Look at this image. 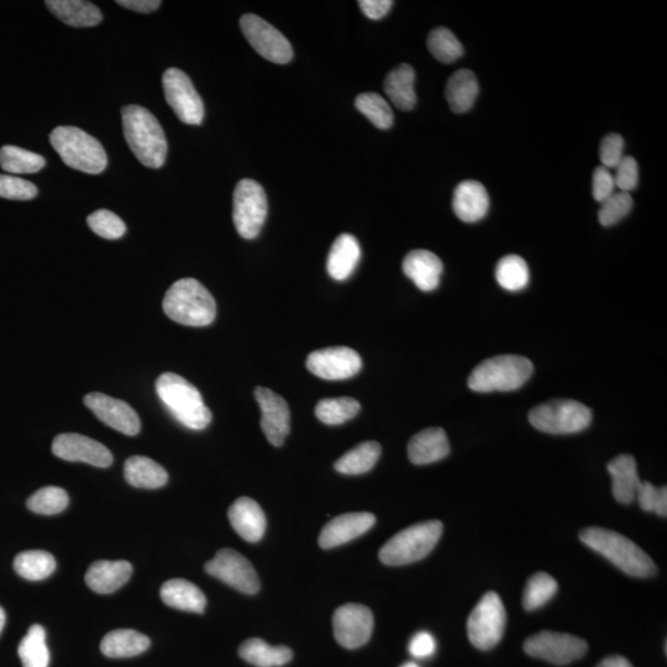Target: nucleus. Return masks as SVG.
Here are the masks:
<instances>
[{
  "label": "nucleus",
  "mask_w": 667,
  "mask_h": 667,
  "mask_svg": "<svg viewBox=\"0 0 667 667\" xmlns=\"http://www.w3.org/2000/svg\"><path fill=\"white\" fill-rule=\"evenodd\" d=\"M24 667H49L50 651L46 645V632L40 624L29 629L18 649Z\"/></svg>",
  "instance_id": "obj_37"
},
{
  "label": "nucleus",
  "mask_w": 667,
  "mask_h": 667,
  "mask_svg": "<svg viewBox=\"0 0 667 667\" xmlns=\"http://www.w3.org/2000/svg\"><path fill=\"white\" fill-rule=\"evenodd\" d=\"M83 403L102 423L117 432L129 435V437L139 434L140 418L128 403L99 392L88 393Z\"/></svg>",
  "instance_id": "obj_17"
},
{
  "label": "nucleus",
  "mask_w": 667,
  "mask_h": 667,
  "mask_svg": "<svg viewBox=\"0 0 667 667\" xmlns=\"http://www.w3.org/2000/svg\"><path fill=\"white\" fill-rule=\"evenodd\" d=\"M52 147L73 170L99 175L108 165L104 147L96 138L75 126H59L50 135Z\"/></svg>",
  "instance_id": "obj_6"
},
{
  "label": "nucleus",
  "mask_w": 667,
  "mask_h": 667,
  "mask_svg": "<svg viewBox=\"0 0 667 667\" xmlns=\"http://www.w3.org/2000/svg\"><path fill=\"white\" fill-rule=\"evenodd\" d=\"M601 204L598 220L603 227H612L630 213L633 208V198L626 192H614L611 197Z\"/></svg>",
  "instance_id": "obj_46"
},
{
  "label": "nucleus",
  "mask_w": 667,
  "mask_h": 667,
  "mask_svg": "<svg viewBox=\"0 0 667 667\" xmlns=\"http://www.w3.org/2000/svg\"><path fill=\"white\" fill-rule=\"evenodd\" d=\"M160 595L165 605L178 611L203 613L207 607V598L201 588L187 580L173 579L165 582Z\"/></svg>",
  "instance_id": "obj_29"
},
{
  "label": "nucleus",
  "mask_w": 667,
  "mask_h": 667,
  "mask_svg": "<svg viewBox=\"0 0 667 667\" xmlns=\"http://www.w3.org/2000/svg\"><path fill=\"white\" fill-rule=\"evenodd\" d=\"M204 569L210 576L245 595H255L260 591V579L255 567L245 556L233 549L219 550Z\"/></svg>",
  "instance_id": "obj_14"
},
{
  "label": "nucleus",
  "mask_w": 667,
  "mask_h": 667,
  "mask_svg": "<svg viewBox=\"0 0 667 667\" xmlns=\"http://www.w3.org/2000/svg\"><path fill=\"white\" fill-rule=\"evenodd\" d=\"M507 614L496 592L483 596L467 621V634L475 648L490 650L501 642L506 630Z\"/></svg>",
  "instance_id": "obj_9"
},
{
  "label": "nucleus",
  "mask_w": 667,
  "mask_h": 667,
  "mask_svg": "<svg viewBox=\"0 0 667 667\" xmlns=\"http://www.w3.org/2000/svg\"><path fill=\"white\" fill-rule=\"evenodd\" d=\"M496 280L504 290L519 292L528 286L530 275L527 262L518 255H508L498 262Z\"/></svg>",
  "instance_id": "obj_39"
},
{
  "label": "nucleus",
  "mask_w": 667,
  "mask_h": 667,
  "mask_svg": "<svg viewBox=\"0 0 667 667\" xmlns=\"http://www.w3.org/2000/svg\"><path fill=\"white\" fill-rule=\"evenodd\" d=\"M450 454L448 435L441 428L422 430L409 441L408 458L414 465L434 464Z\"/></svg>",
  "instance_id": "obj_24"
},
{
  "label": "nucleus",
  "mask_w": 667,
  "mask_h": 667,
  "mask_svg": "<svg viewBox=\"0 0 667 667\" xmlns=\"http://www.w3.org/2000/svg\"><path fill=\"white\" fill-rule=\"evenodd\" d=\"M231 527L249 543L260 542L266 532V516L260 504L251 498L241 497L229 508Z\"/></svg>",
  "instance_id": "obj_21"
},
{
  "label": "nucleus",
  "mask_w": 667,
  "mask_h": 667,
  "mask_svg": "<svg viewBox=\"0 0 667 667\" xmlns=\"http://www.w3.org/2000/svg\"><path fill=\"white\" fill-rule=\"evenodd\" d=\"M133 575V566L128 561H96L86 574V584L92 591L109 595L118 591Z\"/></svg>",
  "instance_id": "obj_25"
},
{
  "label": "nucleus",
  "mask_w": 667,
  "mask_h": 667,
  "mask_svg": "<svg viewBox=\"0 0 667 667\" xmlns=\"http://www.w3.org/2000/svg\"><path fill=\"white\" fill-rule=\"evenodd\" d=\"M68 502H70V498H68L65 490L60 487L49 486L36 491L26 502V506L31 512L52 516V514L65 511Z\"/></svg>",
  "instance_id": "obj_44"
},
{
  "label": "nucleus",
  "mask_w": 667,
  "mask_h": 667,
  "mask_svg": "<svg viewBox=\"0 0 667 667\" xmlns=\"http://www.w3.org/2000/svg\"><path fill=\"white\" fill-rule=\"evenodd\" d=\"M437 650V640L428 632H419L409 643V653L416 659H428Z\"/></svg>",
  "instance_id": "obj_52"
},
{
  "label": "nucleus",
  "mask_w": 667,
  "mask_h": 667,
  "mask_svg": "<svg viewBox=\"0 0 667 667\" xmlns=\"http://www.w3.org/2000/svg\"><path fill=\"white\" fill-rule=\"evenodd\" d=\"M558 587V582L546 572H538V574L533 575L524 587V609L532 612L542 608L556 595Z\"/></svg>",
  "instance_id": "obj_41"
},
{
  "label": "nucleus",
  "mask_w": 667,
  "mask_h": 667,
  "mask_svg": "<svg viewBox=\"0 0 667 667\" xmlns=\"http://www.w3.org/2000/svg\"><path fill=\"white\" fill-rule=\"evenodd\" d=\"M124 475L131 486L145 488V490L164 487L168 481V474L164 467L146 456H131L126 460Z\"/></svg>",
  "instance_id": "obj_32"
},
{
  "label": "nucleus",
  "mask_w": 667,
  "mask_h": 667,
  "mask_svg": "<svg viewBox=\"0 0 667 667\" xmlns=\"http://www.w3.org/2000/svg\"><path fill=\"white\" fill-rule=\"evenodd\" d=\"M374 626L371 609L357 603L339 607L333 616L334 637L346 649L364 647L371 639Z\"/></svg>",
  "instance_id": "obj_15"
},
{
  "label": "nucleus",
  "mask_w": 667,
  "mask_h": 667,
  "mask_svg": "<svg viewBox=\"0 0 667 667\" xmlns=\"http://www.w3.org/2000/svg\"><path fill=\"white\" fill-rule=\"evenodd\" d=\"M52 453L62 460L84 462L102 469L113 464V455L108 448L97 440L76 433L57 435L52 443Z\"/></svg>",
  "instance_id": "obj_19"
},
{
  "label": "nucleus",
  "mask_w": 667,
  "mask_h": 667,
  "mask_svg": "<svg viewBox=\"0 0 667 667\" xmlns=\"http://www.w3.org/2000/svg\"><path fill=\"white\" fill-rule=\"evenodd\" d=\"M376 517L369 512L346 513L333 519L319 535L320 548L328 550L361 537L374 527Z\"/></svg>",
  "instance_id": "obj_20"
},
{
  "label": "nucleus",
  "mask_w": 667,
  "mask_h": 667,
  "mask_svg": "<svg viewBox=\"0 0 667 667\" xmlns=\"http://www.w3.org/2000/svg\"><path fill=\"white\" fill-rule=\"evenodd\" d=\"M581 542L611 561L624 574L648 579L658 572L653 559L632 540L613 530L587 528L580 533Z\"/></svg>",
  "instance_id": "obj_1"
},
{
  "label": "nucleus",
  "mask_w": 667,
  "mask_h": 667,
  "mask_svg": "<svg viewBox=\"0 0 667 667\" xmlns=\"http://www.w3.org/2000/svg\"><path fill=\"white\" fill-rule=\"evenodd\" d=\"M5 626V612L2 607H0V634H2Z\"/></svg>",
  "instance_id": "obj_56"
},
{
  "label": "nucleus",
  "mask_w": 667,
  "mask_h": 667,
  "mask_svg": "<svg viewBox=\"0 0 667 667\" xmlns=\"http://www.w3.org/2000/svg\"><path fill=\"white\" fill-rule=\"evenodd\" d=\"M529 422L540 432L554 435H569L590 427L592 411L572 399H555L540 404L529 413Z\"/></svg>",
  "instance_id": "obj_8"
},
{
  "label": "nucleus",
  "mask_w": 667,
  "mask_h": 667,
  "mask_svg": "<svg viewBox=\"0 0 667 667\" xmlns=\"http://www.w3.org/2000/svg\"><path fill=\"white\" fill-rule=\"evenodd\" d=\"M162 308L173 322L187 327H207L217 317L214 297L194 278L173 283L166 292Z\"/></svg>",
  "instance_id": "obj_3"
},
{
  "label": "nucleus",
  "mask_w": 667,
  "mask_h": 667,
  "mask_svg": "<svg viewBox=\"0 0 667 667\" xmlns=\"http://www.w3.org/2000/svg\"><path fill=\"white\" fill-rule=\"evenodd\" d=\"M233 220L241 238L252 240L261 233L267 218L265 189L254 180H241L235 187Z\"/></svg>",
  "instance_id": "obj_10"
},
{
  "label": "nucleus",
  "mask_w": 667,
  "mask_h": 667,
  "mask_svg": "<svg viewBox=\"0 0 667 667\" xmlns=\"http://www.w3.org/2000/svg\"><path fill=\"white\" fill-rule=\"evenodd\" d=\"M45 4L57 19L73 28H93L103 20L101 9L83 0H47Z\"/></svg>",
  "instance_id": "obj_28"
},
{
  "label": "nucleus",
  "mask_w": 667,
  "mask_h": 667,
  "mask_svg": "<svg viewBox=\"0 0 667 667\" xmlns=\"http://www.w3.org/2000/svg\"><path fill=\"white\" fill-rule=\"evenodd\" d=\"M588 645L575 635L544 630L525 640L524 651L532 658L554 665H567L585 656Z\"/></svg>",
  "instance_id": "obj_11"
},
{
  "label": "nucleus",
  "mask_w": 667,
  "mask_h": 667,
  "mask_svg": "<svg viewBox=\"0 0 667 667\" xmlns=\"http://www.w3.org/2000/svg\"><path fill=\"white\" fill-rule=\"evenodd\" d=\"M359 5L367 18L380 20L390 13L393 2L391 0H360Z\"/></svg>",
  "instance_id": "obj_53"
},
{
  "label": "nucleus",
  "mask_w": 667,
  "mask_h": 667,
  "mask_svg": "<svg viewBox=\"0 0 667 667\" xmlns=\"http://www.w3.org/2000/svg\"><path fill=\"white\" fill-rule=\"evenodd\" d=\"M381 445L376 441H365L341 456L335 462V470L344 475H362L374 469L381 456Z\"/></svg>",
  "instance_id": "obj_35"
},
{
  "label": "nucleus",
  "mask_w": 667,
  "mask_h": 667,
  "mask_svg": "<svg viewBox=\"0 0 667 667\" xmlns=\"http://www.w3.org/2000/svg\"><path fill=\"white\" fill-rule=\"evenodd\" d=\"M46 165L44 157L18 146L7 145L0 149V167L5 172L30 175L42 170Z\"/></svg>",
  "instance_id": "obj_38"
},
{
  "label": "nucleus",
  "mask_w": 667,
  "mask_h": 667,
  "mask_svg": "<svg viewBox=\"0 0 667 667\" xmlns=\"http://www.w3.org/2000/svg\"><path fill=\"white\" fill-rule=\"evenodd\" d=\"M126 143L141 164L149 168L164 166L167 155L165 131L155 115L140 105L122 109Z\"/></svg>",
  "instance_id": "obj_2"
},
{
  "label": "nucleus",
  "mask_w": 667,
  "mask_h": 667,
  "mask_svg": "<svg viewBox=\"0 0 667 667\" xmlns=\"http://www.w3.org/2000/svg\"><path fill=\"white\" fill-rule=\"evenodd\" d=\"M146 635L131 629H118L108 633L102 640L101 650L112 659L133 658L150 648Z\"/></svg>",
  "instance_id": "obj_31"
},
{
  "label": "nucleus",
  "mask_w": 667,
  "mask_h": 667,
  "mask_svg": "<svg viewBox=\"0 0 667 667\" xmlns=\"http://www.w3.org/2000/svg\"><path fill=\"white\" fill-rule=\"evenodd\" d=\"M597 667H633V665L623 656H609V658L602 660Z\"/></svg>",
  "instance_id": "obj_55"
},
{
  "label": "nucleus",
  "mask_w": 667,
  "mask_h": 667,
  "mask_svg": "<svg viewBox=\"0 0 667 667\" xmlns=\"http://www.w3.org/2000/svg\"><path fill=\"white\" fill-rule=\"evenodd\" d=\"M89 228L94 234L107 240H117L123 238L126 225L117 214L107 209L97 210L87 218Z\"/></svg>",
  "instance_id": "obj_45"
},
{
  "label": "nucleus",
  "mask_w": 667,
  "mask_h": 667,
  "mask_svg": "<svg viewBox=\"0 0 667 667\" xmlns=\"http://www.w3.org/2000/svg\"><path fill=\"white\" fill-rule=\"evenodd\" d=\"M490 197L485 186L477 181H464L455 188L453 209L462 222L476 223L486 217Z\"/></svg>",
  "instance_id": "obj_23"
},
{
  "label": "nucleus",
  "mask_w": 667,
  "mask_h": 667,
  "mask_svg": "<svg viewBox=\"0 0 667 667\" xmlns=\"http://www.w3.org/2000/svg\"><path fill=\"white\" fill-rule=\"evenodd\" d=\"M255 398L261 409V428L273 446L285 443L291 430V412L287 402L265 387H257Z\"/></svg>",
  "instance_id": "obj_18"
},
{
  "label": "nucleus",
  "mask_w": 667,
  "mask_h": 667,
  "mask_svg": "<svg viewBox=\"0 0 667 667\" xmlns=\"http://www.w3.org/2000/svg\"><path fill=\"white\" fill-rule=\"evenodd\" d=\"M414 83H416V71L408 63H402L388 73L385 80V92L388 99L399 110L408 112L416 107L417 96L414 91Z\"/></svg>",
  "instance_id": "obj_30"
},
{
  "label": "nucleus",
  "mask_w": 667,
  "mask_h": 667,
  "mask_svg": "<svg viewBox=\"0 0 667 667\" xmlns=\"http://www.w3.org/2000/svg\"><path fill=\"white\" fill-rule=\"evenodd\" d=\"M533 371L532 361L527 357L495 356L475 367L467 385L470 390L479 393L517 391L527 383Z\"/></svg>",
  "instance_id": "obj_5"
},
{
  "label": "nucleus",
  "mask_w": 667,
  "mask_h": 667,
  "mask_svg": "<svg viewBox=\"0 0 667 667\" xmlns=\"http://www.w3.org/2000/svg\"><path fill=\"white\" fill-rule=\"evenodd\" d=\"M624 140L621 135L609 134L602 140L600 159L603 167L614 168L623 159Z\"/></svg>",
  "instance_id": "obj_50"
},
{
  "label": "nucleus",
  "mask_w": 667,
  "mask_h": 667,
  "mask_svg": "<svg viewBox=\"0 0 667 667\" xmlns=\"http://www.w3.org/2000/svg\"><path fill=\"white\" fill-rule=\"evenodd\" d=\"M443 523L429 521L412 525L388 540L380 550V560L387 566L417 563L432 553L443 535Z\"/></svg>",
  "instance_id": "obj_7"
},
{
  "label": "nucleus",
  "mask_w": 667,
  "mask_h": 667,
  "mask_svg": "<svg viewBox=\"0 0 667 667\" xmlns=\"http://www.w3.org/2000/svg\"><path fill=\"white\" fill-rule=\"evenodd\" d=\"M612 477V492L619 503L630 504L637 498L642 481L639 479L637 461L632 455H619L607 465Z\"/></svg>",
  "instance_id": "obj_26"
},
{
  "label": "nucleus",
  "mask_w": 667,
  "mask_h": 667,
  "mask_svg": "<svg viewBox=\"0 0 667 667\" xmlns=\"http://www.w3.org/2000/svg\"><path fill=\"white\" fill-rule=\"evenodd\" d=\"M355 107L378 129H390L393 125L391 105L378 93H361L355 99Z\"/></svg>",
  "instance_id": "obj_42"
},
{
  "label": "nucleus",
  "mask_w": 667,
  "mask_h": 667,
  "mask_svg": "<svg viewBox=\"0 0 667 667\" xmlns=\"http://www.w3.org/2000/svg\"><path fill=\"white\" fill-rule=\"evenodd\" d=\"M403 272L411 278L420 291L433 292L440 285L443 275V262L433 252L414 250L409 252L403 261Z\"/></svg>",
  "instance_id": "obj_22"
},
{
  "label": "nucleus",
  "mask_w": 667,
  "mask_h": 667,
  "mask_svg": "<svg viewBox=\"0 0 667 667\" xmlns=\"http://www.w3.org/2000/svg\"><path fill=\"white\" fill-rule=\"evenodd\" d=\"M117 4L136 13L150 14L159 9L162 3L160 0H118Z\"/></svg>",
  "instance_id": "obj_54"
},
{
  "label": "nucleus",
  "mask_w": 667,
  "mask_h": 667,
  "mask_svg": "<svg viewBox=\"0 0 667 667\" xmlns=\"http://www.w3.org/2000/svg\"><path fill=\"white\" fill-rule=\"evenodd\" d=\"M361 259L359 241L350 234H341L329 251L327 270L335 281H345L353 275Z\"/></svg>",
  "instance_id": "obj_27"
},
{
  "label": "nucleus",
  "mask_w": 667,
  "mask_h": 667,
  "mask_svg": "<svg viewBox=\"0 0 667 667\" xmlns=\"http://www.w3.org/2000/svg\"><path fill=\"white\" fill-rule=\"evenodd\" d=\"M362 360L355 350L335 346L313 351L307 359V369L327 381H343L359 374Z\"/></svg>",
  "instance_id": "obj_16"
},
{
  "label": "nucleus",
  "mask_w": 667,
  "mask_h": 667,
  "mask_svg": "<svg viewBox=\"0 0 667 667\" xmlns=\"http://www.w3.org/2000/svg\"><path fill=\"white\" fill-rule=\"evenodd\" d=\"M614 170H616L613 175L614 183H616V187L621 189V192L629 193L638 186L639 168L633 157H623L622 161L614 167Z\"/></svg>",
  "instance_id": "obj_49"
},
{
  "label": "nucleus",
  "mask_w": 667,
  "mask_h": 667,
  "mask_svg": "<svg viewBox=\"0 0 667 667\" xmlns=\"http://www.w3.org/2000/svg\"><path fill=\"white\" fill-rule=\"evenodd\" d=\"M156 392L168 412L186 428L203 430L212 422V412L201 392L186 378L167 372L157 378Z\"/></svg>",
  "instance_id": "obj_4"
},
{
  "label": "nucleus",
  "mask_w": 667,
  "mask_h": 667,
  "mask_svg": "<svg viewBox=\"0 0 667 667\" xmlns=\"http://www.w3.org/2000/svg\"><path fill=\"white\" fill-rule=\"evenodd\" d=\"M360 403L354 398H325L315 407V416L327 425H340L359 414Z\"/></svg>",
  "instance_id": "obj_40"
},
{
  "label": "nucleus",
  "mask_w": 667,
  "mask_h": 667,
  "mask_svg": "<svg viewBox=\"0 0 667 667\" xmlns=\"http://www.w3.org/2000/svg\"><path fill=\"white\" fill-rule=\"evenodd\" d=\"M241 659L256 667H281L290 663L293 653L287 647H271L259 638L246 640L239 649Z\"/></svg>",
  "instance_id": "obj_34"
},
{
  "label": "nucleus",
  "mask_w": 667,
  "mask_h": 667,
  "mask_svg": "<svg viewBox=\"0 0 667 667\" xmlns=\"http://www.w3.org/2000/svg\"><path fill=\"white\" fill-rule=\"evenodd\" d=\"M479 91V82H477L475 73L470 70H459L449 78L445 96L451 110L462 114L469 112L474 107Z\"/></svg>",
  "instance_id": "obj_33"
},
{
  "label": "nucleus",
  "mask_w": 667,
  "mask_h": 667,
  "mask_svg": "<svg viewBox=\"0 0 667 667\" xmlns=\"http://www.w3.org/2000/svg\"><path fill=\"white\" fill-rule=\"evenodd\" d=\"M614 189H616V183H614L612 173L606 167H597L592 178L593 198L603 203L612 196Z\"/></svg>",
  "instance_id": "obj_51"
},
{
  "label": "nucleus",
  "mask_w": 667,
  "mask_h": 667,
  "mask_svg": "<svg viewBox=\"0 0 667 667\" xmlns=\"http://www.w3.org/2000/svg\"><path fill=\"white\" fill-rule=\"evenodd\" d=\"M38 196V188L21 178L0 175V197L13 201H31Z\"/></svg>",
  "instance_id": "obj_48"
},
{
  "label": "nucleus",
  "mask_w": 667,
  "mask_h": 667,
  "mask_svg": "<svg viewBox=\"0 0 667 667\" xmlns=\"http://www.w3.org/2000/svg\"><path fill=\"white\" fill-rule=\"evenodd\" d=\"M240 28L249 44L264 57L278 65H286L293 59L291 42L275 26L255 14H245Z\"/></svg>",
  "instance_id": "obj_13"
},
{
  "label": "nucleus",
  "mask_w": 667,
  "mask_h": 667,
  "mask_svg": "<svg viewBox=\"0 0 667 667\" xmlns=\"http://www.w3.org/2000/svg\"><path fill=\"white\" fill-rule=\"evenodd\" d=\"M165 98L177 118L187 125L202 124L204 105L193 83L185 72L168 68L162 76Z\"/></svg>",
  "instance_id": "obj_12"
},
{
  "label": "nucleus",
  "mask_w": 667,
  "mask_h": 667,
  "mask_svg": "<svg viewBox=\"0 0 667 667\" xmlns=\"http://www.w3.org/2000/svg\"><path fill=\"white\" fill-rule=\"evenodd\" d=\"M427 44L430 54L443 63H453L464 54V47L459 39L453 31L446 28L430 31Z\"/></svg>",
  "instance_id": "obj_43"
},
{
  "label": "nucleus",
  "mask_w": 667,
  "mask_h": 667,
  "mask_svg": "<svg viewBox=\"0 0 667 667\" xmlns=\"http://www.w3.org/2000/svg\"><path fill=\"white\" fill-rule=\"evenodd\" d=\"M640 508L645 512L656 513L659 517L667 516V488L655 487L653 483L642 482L637 498Z\"/></svg>",
  "instance_id": "obj_47"
},
{
  "label": "nucleus",
  "mask_w": 667,
  "mask_h": 667,
  "mask_svg": "<svg viewBox=\"0 0 667 667\" xmlns=\"http://www.w3.org/2000/svg\"><path fill=\"white\" fill-rule=\"evenodd\" d=\"M401 667H420L418 664L409 661V663L403 664Z\"/></svg>",
  "instance_id": "obj_57"
},
{
  "label": "nucleus",
  "mask_w": 667,
  "mask_h": 667,
  "mask_svg": "<svg viewBox=\"0 0 667 667\" xmlns=\"http://www.w3.org/2000/svg\"><path fill=\"white\" fill-rule=\"evenodd\" d=\"M14 569L25 580L41 581L47 579L56 570V560L47 551H24L15 558Z\"/></svg>",
  "instance_id": "obj_36"
}]
</instances>
